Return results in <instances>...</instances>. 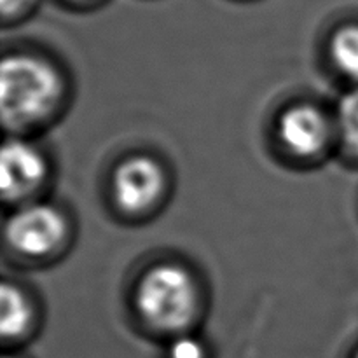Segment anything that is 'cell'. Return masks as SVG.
I'll use <instances>...</instances> for the list:
<instances>
[{"label":"cell","instance_id":"1","mask_svg":"<svg viewBox=\"0 0 358 358\" xmlns=\"http://www.w3.org/2000/svg\"><path fill=\"white\" fill-rule=\"evenodd\" d=\"M62 94V79L51 63L30 55L3 58L0 107L6 128L21 129L44 121Z\"/></svg>","mask_w":358,"mask_h":358},{"label":"cell","instance_id":"2","mask_svg":"<svg viewBox=\"0 0 358 358\" xmlns=\"http://www.w3.org/2000/svg\"><path fill=\"white\" fill-rule=\"evenodd\" d=\"M135 303L147 325L161 332H180L194 318L198 287L187 269L157 264L140 280Z\"/></svg>","mask_w":358,"mask_h":358},{"label":"cell","instance_id":"3","mask_svg":"<svg viewBox=\"0 0 358 358\" xmlns=\"http://www.w3.org/2000/svg\"><path fill=\"white\" fill-rule=\"evenodd\" d=\"M66 236V220L51 205H27L6 224V240L23 255L42 257L56 250Z\"/></svg>","mask_w":358,"mask_h":358},{"label":"cell","instance_id":"4","mask_svg":"<svg viewBox=\"0 0 358 358\" xmlns=\"http://www.w3.org/2000/svg\"><path fill=\"white\" fill-rule=\"evenodd\" d=\"M163 189V168L149 156L128 157L115 168L112 177L115 205L128 213H138L152 206Z\"/></svg>","mask_w":358,"mask_h":358},{"label":"cell","instance_id":"5","mask_svg":"<svg viewBox=\"0 0 358 358\" xmlns=\"http://www.w3.org/2000/svg\"><path fill=\"white\" fill-rule=\"evenodd\" d=\"M2 196L6 201H20L44 182L45 159L31 143L9 140L2 149Z\"/></svg>","mask_w":358,"mask_h":358},{"label":"cell","instance_id":"6","mask_svg":"<svg viewBox=\"0 0 358 358\" xmlns=\"http://www.w3.org/2000/svg\"><path fill=\"white\" fill-rule=\"evenodd\" d=\"M278 136L283 145L296 156H313L327 142L329 122L313 105H294L280 117Z\"/></svg>","mask_w":358,"mask_h":358},{"label":"cell","instance_id":"7","mask_svg":"<svg viewBox=\"0 0 358 358\" xmlns=\"http://www.w3.org/2000/svg\"><path fill=\"white\" fill-rule=\"evenodd\" d=\"M31 322L30 303L16 285L3 283L0 290V332L6 341L17 339L28 331Z\"/></svg>","mask_w":358,"mask_h":358},{"label":"cell","instance_id":"8","mask_svg":"<svg viewBox=\"0 0 358 358\" xmlns=\"http://www.w3.org/2000/svg\"><path fill=\"white\" fill-rule=\"evenodd\" d=\"M331 56L339 72L358 83V24H346L336 31Z\"/></svg>","mask_w":358,"mask_h":358},{"label":"cell","instance_id":"9","mask_svg":"<svg viewBox=\"0 0 358 358\" xmlns=\"http://www.w3.org/2000/svg\"><path fill=\"white\" fill-rule=\"evenodd\" d=\"M339 131L346 149L358 157V90L346 94L339 103Z\"/></svg>","mask_w":358,"mask_h":358},{"label":"cell","instance_id":"10","mask_svg":"<svg viewBox=\"0 0 358 358\" xmlns=\"http://www.w3.org/2000/svg\"><path fill=\"white\" fill-rule=\"evenodd\" d=\"M168 358H206V350L199 339L178 336L168 350Z\"/></svg>","mask_w":358,"mask_h":358},{"label":"cell","instance_id":"11","mask_svg":"<svg viewBox=\"0 0 358 358\" xmlns=\"http://www.w3.org/2000/svg\"><path fill=\"white\" fill-rule=\"evenodd\" d=\"M31 2L34 0H0V6H2L3 16H10V14H16L20 10H23Z\"/></svg>","mask_w":358,"mask_h":358},{"label":"cell","instance_id":"12","mask_svg":"<svg viewBox=\"0 0 358 358\" xmlns=\"http://www.w3.org/2000/svg\"><path fill=\"white\" fill-rule=\"evenodd\" d=\"M353 358H358V352L355 353V355H353Z\"/></svg>","mask_w":358,"mask_h":358},{"label":"cell","instance_id":"13","mask_svg":"<svg viewBox=\"0 0 358 358\" xmlns=\"http://www.w3.org/2000/svg\"><path fill=\"white\" fill-rule=\"evenodd\" d=\"M3 358H14V357H3Z\"/></svg>","mask_w":358,"mask_h":358}]
</instances>
